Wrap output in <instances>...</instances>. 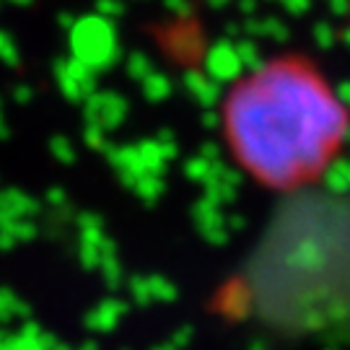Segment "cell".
<instances>
[{"label": "cell", "mask_w": 350, "mask_h": 350, "mask_svg": "<svg viewBox=\"0 0 350 350\" xmlns=\"http://www.w3.org/2000/svg\"><path fill=\"white\" fill-rule=\"evenodd\" d=\"M348 127L340 99L309 65L280 60L241 81L226 104L237 159L273 187H296L325 169Z\"/></svg>", "instance_id": "1"}]
</instances>
